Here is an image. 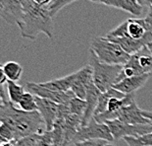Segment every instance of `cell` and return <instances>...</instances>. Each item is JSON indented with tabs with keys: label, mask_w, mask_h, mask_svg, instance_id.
<instances>
[{
	"label": "cell",
	"mask_w": 152,
	"mask_h": 146,
	"mask_svg": "<svg viewBox=\"0 0 152 146\" xmlns=\"http://www.w3.org/2000/svg\"><path fill=\"white\" fill-rule=\"evenodd\" d=\"M0 119L1 124L8 125L13 130L15 141L26 136L46 131V126L39 112L28 113L16 108L9 100L8 94H6L4 90V85H1Z\"/></svg>",
	"instance_id": "cell-1"
},
{
	"label": "cell",
	"mask_w": 152,
	"mask_h": 146,
	"mask_svg": "<svg viewBox=\"0 0 152 146\" xmlns=\"http://www.w3.org/2000/svg\"><path fill=\"white\" fill-rule=\"evenodd\" d=\"M76 73H71L65 77L54 79L51 81H46V82L39 83L44 88H47L52 91H57V92H69L72 89L74 80H75Z\"/></svg>",
	"instance_id": "cell-17"
},
{
	"label": "cell",
	"mask_w": 152,
	"mask_h": 146,
	"mask_svg": "<svg viewBox=\"0 0 152 146\" xmlns=\"http://www.w3.org/2000/svg\"><path fill=\"white\" fill-rule=\"evenodd\" d=\"M1 146H16V143H15V141L5 142V143H1Z\"/></svg>",
	"instance_id": "cell-31"
},
{
	"label": "cell",
	"mask_w": 152,
	"mask_h": 146,
	"mask_svg": "<svg viewBox=\"0 0 152 146\" xmlns=\"http://www.w3.org/2000/svg\"><path fill=\"white\" fill-rule=\"evenodd\" d=\"M110 128L114 140L124 139L125 137H140L152 132V124L150 125H130L120 119H114L105 122Z\"/></svg>",
	"instance_id": "cell-6"
},
{
	"label": "cell",
	"mask_w": 152,
	"mask_h": 146,
	"mask_svg": "<svg viewBox=\"0 0 152 146\" xmlns=\"http://www.w3.org/2000/svg\"><path fill=\"white\" fill-rule=\"evenodd\" d=\"M89 65L92 68L93 83L101 93L107 92L118 83L123 65H110L97 59L93 51L89 50Z\"/></svg>",
	"instance_id": "cell-5"
},
{
	"label": "cell",
	"mask_w": 152,
	"mask_h": 146,
	"mask_svg": "<svg viewBox=\"0 0 152 146\" xmlns=\"http://www.w3.org/2000/svg\"><path fill=\"white\" fill-rule=\"evenodd\" d=\"M0 140H1V143L15 141L14 132L8 125L4 124H1L0 125Z\"/></svg>",
	"instance_id": "cell-25"
},
{
	"label": "cell",
	"mask_w": 152,
	"mask_h": 146,
	"mask_svg": "<svg viewBox=\"0 0 152 146\" xmlns=\"http://www.w3.org/2000/svg\"><path fill=\"white\" fill-rule=\"evenodd\" d=\"M77 0H51L49 4L47 5V8L49 10L51 16L54 18L58 12L67 5H70L71 3L75 2Z\"/></svg>",
	"instance_id": "cell-23"
},
{
	"label": "cell",
	"mask_w": 152,
	"mask_h": 146,
	"mask_svg": "<svg viewBox=\"0 0 152 146\" xmlns=\"http://www.w3.org/2000/svg\"><path fill=\"white\" fill-rule=\"evenodd\" d=\"M26 87L28 90V92L34 94V96L42 99H46L48 101L58 104V105L69 104L71 100L76 97L72 91H69V92H57V91H52L47 88H44L39 83L28 82Z\"/></svg>",
	"instance_id": "cell-8"
},
{
	"label": "cell",
	"mask_w": 152,
	"mask_h": 146,
	"mask_svg": "<svg viewBox=\"0 0 152 146\" xmlns=\"http://www.w3.org/2000/svg\"><path fill=\"white\" fill-rule=\"evenodd\" d=\"M151 74H143V75H137L128 77V78L123 79L120 81L119 83L115 84L113 88L118 90L125 95H131V94H134L137 90L142 88L147 80L149 79Z\"/></svg>",
	"instance_id": "cell-13"
},
{
	"label": "cell",
	"mask_w": 152,
	"mask_h": 146,
	"mask_svg": "<svg viewBox=\"0 0 152 146\" xmlns=\"http://www.w3.org/2000/svg\"><path fill=\"white\" fill-rule=\"evenodd\" d=\"M1 71L5 74L8 80L18 82L23 74V67L16 61H8L1 66Z\"/></svg>",
	"instance_id": "cell-18"
},
{
	"label": "cell",
	"mask_w": 152,
	"mask_h": 146,
	"mask_svg": "<svg viewBox=\"0 0 152 146\" xmlns=\"http://www.w3.org/2000/svg\"><path fill=\"white\" fill-rule=\"evenodd\" d=\"M24 0H0V14L9 24H18L23 14Z\"/></svg>",
	"instance_id": "cell-11"
},
{
	"label": "cell",
	"mask_w": 152,
	"mask_h": 146,
	"mask_svg": "<svg viewBox=\"0 0 152 146\" xmlns=\"http://www.w3.org/2000/svg\"><path fill=\"white\" fill-rule=\"evenodd\" d=\"M100 95H101V92L94 85V83H92L86 91V108L83 116L82 126H86V125H88V122L94 118V113L96 111V108H97Z\"/></svg>",
	"instance_id": "cell-14"
},
{
	"label": "cell",
	"mask_w": 152,
	"mask_h": 146,
	"mask_svg": "<svg viewBox=\"0 0 152 146\" xmlns=\"http://www.w3.org/2000/svg\"><path fill=\"white\" fill-rule=\"evenodd\" d=\"M76 77L74 80L73 86L71 91L75 94L77 98L86 100V91L88 87L93 83L92 77V68L89 64L82 67L80 69L76 71Z\"/></svg>",
	"instance_id": "cell-9"
},
{
	"label": "cell",
	"mask_w": 152,
	"mask_h": 146,
	"mask_svg": "<svg viewBox=\"0 0 152 146\" xmlns=\"http://www.w3.org/2000/svg\"><path fill=\"white\" fill-rule=\"evenodd\" d=\"M89 139H102L108 142H113L114 138L106 124H99L93 118L86 126H82L74 137L73 143L89 140Z\"/></svg>",
	"instance_id": "cell-7"
},
{
	"label": "cell",
	"mask_w": 152,
	"mask_h": 146,
	"mask_svg": "<svg viewBox=\"0 0 152 146\" xmlns=\"http://www.w3.org/2000/svg\"><path fill=\"white\" fill-rule=\"evenodd\" d=\"M142 113H143V116H145V118H147L149 121L151 122L152 124V112H149V111H143L142 110Z\"/></svg>",
	"instance_id": "cell-30"
},
{
	"label": "cell",
	"mask_w": 152,
	"mask_h": 146,
	"mask_svg": "<svg viewBox=\"0 0 152 146\" xmlns=\"http://www.w3.org/2000/svg\"><path fill=\"white\" fill-rule=\"evenodd\" d=\"M125 142L129 146H152V132L144 134L140 137H125Z\"/></svg>",
	"instance_id": "cell-22"
},
{
	"label": "cell",
	"mask_w": 152,
	"mask_h": 146,
	"mask_svg": "<svg viewBox=\"0 0 152 146\" xmlns=\"http://www.w3.org/2000/svg\"><path fill=\"white\" fill-rule=\"evenodd\" d=\"M88 1L93 2V3H100V1H101V0H88Z\"/></svg>",
	"instance_id": "cell-33"
},
{
	"label": "cell",
	"mask_w": 152,
	"mask_h": 146,
	"mask_svg": "<svg viewBox=\"0 0 152 146\" xmlns=\"http://www.w3.org/2000/svg\"><path fill=\"white\" fill-rule=\"evenodd\" d=\"M137 2L142 6V7H151L152 0H137Z\"/></svg>",
	"instance_id": "cell-28"
},
{
	"label": "cell",
	"mask_w": 152,
	"mask_h": 146,
	"mask_svg": "<svg viewBox=\"0 0 152 146\" xmlns=\"http://www.w3.org/2000/svg\"><path fill=\"white\" fill-rule=\"evenodd\" d=\"M101 4L128 12L134 16H140L143 11V7L137 2V0H101Z\"/></svg>",
	"instance_id": "cell-15"
},
{
	"label": "cell",
	"mask_w": 152,
	"mask_h": 146,
	"mask_svg": "<svg viewBox=\"0 0 152 146\" xmlns=\"http://www.w3.org/2000/svg\"><path fill=\"white\" fill-rule=\"evenodd\" d=\"M108 141L102 140V139H89V140H83L75 143V146H105Z\"/></svg>",
	"instance_id": "cell-26"
},
{
	"label": "cell",
	"mask_w": 152,
	"mask_h": 146,
	"mask_svg": "<svg viewBox=\"0 0 152 146\" xmlns=\"http://www.w3.org/2000/svg\"><path fill=\"white\" fill-rule=\"evenodd\" d=\"M68 105H69L71 113L80 116L83 118V113H85V112H86V100H83V99H80V98L75 97L74 99L71 100Z\"/></svg>",
	"instance_id": "cell-21"
},
{
	"label": "cell",
	"mask_w": 152,
	"mask_h": 146,
	"mask_svg": "<svg viewBox=\"0 0 152 146\" xmlns=\"http://www.w3.org/2000/svg\"><path fill=\"white\" fill-rule=\"evenodd\" d=\"M144 19H145V21H146L147 24H148V27H149L151 33H152V6L148 8V12H147L146 16L144 17Z\"/></svg>",
	"instance_id": "cell-27"
},
{
	"label": "cell",
	"mask_w": 152,
	"mask_h": 146,
	"mask_svg": "<svg viewBox=\"0 0 152 146\" xmlns=\"http://www.w3.org/2000/svg\"><path fill=\"white\" fill-rule=\"evenodd\" d=\"M6 91L8 94V98L10 100V102L12 104H14L15 106H18L19 102L22 99V97L24 96V94L26 93L24 90V87L19 85L17 82L14 81L8 80L6 83Z\"/></svg>",
	"instance_id": "cell-19"
},
{
	"label": "cell",
	"mask_w": 152,
	"mask_h": 146,
	"mask_svg": "<svg viewBox=\"0 0 152 146\" xmlns=\"http://www.w3.org/2000/svg\"><path fill=\"white\" fill-rule=\"evenodd\" d=\"M37 111L42 116L45 126H46V130H52L58 116V107H59V105L54 102L48 101L46 99L39 98V97H37Z\"/></svg>",
	"instance_id": "cell-12"
},
{
	"label": "cell",
	"mask_w": 152,
	"mask_h": 146,
	"mask_svg": "<svg viewBox=\"0 0 152 146\" xmlns=\"http://www.w3.org/2000/svg\"><path fill=\"white\" fill-rule=\"evenodd\" d=\"M22 38L35 40L39 34H44L49 39L54 37V23L46 6H39L33 0H24L23 14L18 22Z\"/></svg>",
	"instance_id": "cell-3"
},
{
	"label": "cell",
	"mask_w": 152,
	"mask_h": 146,
	"mask_svg": "<svg viewBox=\"0 0 152 146\" xmlns=\"http://www.w3.org/2000/svg\"><path fill=\"white\" fill-rule=\"evenodd\" d=\"M117 119L130 125H150L151 122L145 118L142 110L138 108L137 102L122 108L117 113Z\"/></svg>",
	"instance_id": "cell-10"
},
{
	"label": "cell",
	"mask_w": 152,
	"mask_h": 146,
	"mask_svg": "<svg viewBox=\"0 0 152 146\" xmlns=\"http://www.w3.org/2000/svg\"><path fill=\"white\" fill-rule=\"evenodd\" d=\"M35 4L39 5V6H46L50 3L51 0H33Z\"/></svg>",
	"instance_id": "cell-29"
},
{
	"label": "cell",
	"mask_w": 152,
	"mask_h": 146,
	"mask_svg": "<svg viewBox=\"0 0 152 146\" xmlns=\"http://www.w3.org/2000/svg\"><path fill=\"white\" fill-rule=\"evenodd\" d=\"M90 50L93 51L100 62L110 65H125L131 57L118 44L107 40L105 37L93 39Z\"/></svg>",
	"instance_id": "cell-4"
},
{
	"label": "cell",
	"mask_w": 152,
	"mask_h": 146,
	"mask_svg": "<svg viewBox=\"0 0 152 146\" xmlns=\"http://www.w3.org/2000/svg\"><path fill=\"white\" fill-rule=\"evenodd\" d=\"M105 146H116V145H115V144H113L112 142H108V143L106 144Z\"/></svg>",
	"instance_id": "cell-34"
},
{
	"label": "cell",
	"mask_w": 152,
	"mask_h": 146,
	"mask_svg": "<svg viewBox=\"0 0 152 146\" xmlns=\"http://www.w3.org/2000/svg\"><path fill=\"white\" fill-rule=\"evenodd\" d=\"M104 37L118 44L130 56L152 43V33L144 18H129Z\"/></svg>",
	"instance_id": "cell-2"
},
{
	"label": "cell",
	"mask_w": 152,
	"mask_h": 146,
	"mask_svg": "<svg viewBox=\"0 0 152 146\" xmlns=\"http://www.w3.org/2000/svg\"><path fill=\"white\" fill-rule=\"evenodd\" d=\"M42 133H35L26 137H23L19 140H16V146H38Z\"/></svg>",
	"instance_id": "cell-24"
},
{
	"label": "cell",
	"mask_w": 152,
	"mask_h": 146,
	"mask_svg": "<svg viewBox=\"0 0 152 146\" xmlns=\"http://www.w3.org/2000/svg\"><path fill=\"white\" fill-rule=\"evenodd\" d=\"M147 47L149 48V50L151 51V53H152V43H149L147 44Z\"/></svg>",
	"instance_id": "cell-32"
},
{
	"label": "cell",
	"mask_w": 152,
	"mask_h": 146,
	"mask_svg": "<svg viewBox=\"0 0 152 146\" xmlns=\"http://www.w3.org/2000/svg\"><path fill=\"white\" fill-rule=\"evenodd\" d=\"M38 146H65L63 127L60 125H54L52 130L44 131Z\"/></svg>",
	"instance_id": "cell-16"
},
{
	"label": "cell",
	"mask_w": 152,
	"mask_h": 146,
	"mask_svg": "<svg viewBox=\"0 0 152 146\" xmlns=\"http://www.w3.org/2000/svg\"><path fill=\"white\" fill-rule=\"evenodd\" d=\"M19 109L25 112H37V97L31 92H26L24 96L22 97L20 102L18 104Z\"/></svg>",
	"instance_id": "cell-20"
}]
</instances>
